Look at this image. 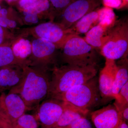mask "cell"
<instances>
[{"instance_id":"cell-1","label":"cell","mask_w":128,"mask_h":128,"mask_svg":"<svg viewBox=\"0 0 128 128\" xmlns=\"http://www.w3.org/2000/svg\"><path fill=\"white\" fill-rule=\"evenodd\" d=\"M21 82L9 92L18 94L28 108L36 110L48 92L50 76L49 71L36 67L24 66Z\"/></svg>"},{"instance_id":"cell-2","label":"cell","mask_w":128,"mask_h":128,"mask_svg":"<svg viewBox=\"0 0 128 128\" xmlns=\"http://www.w3.org/2000/svg\"><path fill=\"white\" fill-rule=\"evenodd\" d=\"M98 71L97 64L86 66L66 64L56 66L52 70L46 98H51L84 83L96 76Z\"/></svg>"},{"instance_id":"cell-3","label":"cell","mask_w":128,"mask_h":128,"mask_svg":"<svg viewBox=\"0 0 128 128\" xmlns=\"http://www.w3.org/2000/svg\"><path fill=\"white\" fill-rule=\"evenodd\" d=\"M100 96L98 79L94 76L89 80L51 98L67 102L79 109L89 112L98 103Z\"/></svg>"},{"instance_id":"cell-4","label":"cell","mask_w":128,"mask_h":128,"mask_svg":"<svg viewBox=\"0 0 128 128\" xmlns=\"http://www.w3.org/2000/svg\"><path fill=\"white\" fill-rule=\"evenodd\" d=\"M60 50V60L63 64L78 66L97 64L96 50L78 34L72 35Z\"/></svg>"},{"instance_id":"cell-5","label":"cell","mask_w":128,"mask_h":128,"mask_svg":"<svg viewBox=\"0 0 128 128\" xmlns=\"http://www.w3.org/2000/svg\"><path fill=\"white\" fill-rule=\"evenodd\" d=\"M108 38L100 50L105 58L116 60L128 57V21L126 18L116 21L108 29Z\"/></svg>"},{"instance_id":"cell-6","label":"cell","mask_w":128,"mask_h":128,"mask_svg":"<svg viewBox=\"0 0 128 128\" xmlns=\"http://www.w3.org/2000/svg\"><path fill=\"white\" fill-rule=\"evenodd\" d=\"M15 33L18 37L31 36L35 38L46 40L61 50L67 40L75 34L70 28L65 29L58 23L50 21L43 22L31 27L20 28Z\"/></svg>"},{"instance_id":"cell-7","label":"cell","mask_w":128,"mask_h":128,"mask_svg":"<svg viewBox=\"0 0 128 128\" xmlns=\"http://www.w3.org/2000/svg\"><path fill=\"white\" fill-rule=\"evenodd\" d=\"M32 40V53L28 59V66L52 71L58 66L59 49L46 40L34 38Z\"/></svg>"},{"instance_id":"cell-8","label":"cell","mask_w":128,"mask_h":128,"mask_svg":"<svg viewBox=\"0 0 128 128\" xmlns=\"http://www.w3.org/2000/svg\"><path fill=\"white\" fill-rule=\"evenodd\" d=\"M102 0H76L65 8L57 19L65 29H69L82 18L100 7Z\"/></svg>"},{"instance_id":"cell-9","label":"cell","mask_w":128,"mask_h":128,"mask_svg":"<svg viewBox=\"0 0 128 128\" xmlns=\"http://www.w3.org/2000/svg\"><path fill=\"white\" fill-rule=\"evenodd\" d=\"M27 111L28 108L18 94L9 92L1 93L0 117L9 126Z\"/></svg>"},{"instance_id":"cell-10","label":"cell","mask_w":128,"mask_h":128,"mask_svg":"<svg viewBox=\"0 0 128 128\" xmlns=\"http://www.w3.org/2000/svg\"><path fill=\"white\" fill-rule=\"evenodd\" d=\"M65 107V102L49 98L38 105L35 116L42 128H55Z\"/></svg>"},{"instance_id":"cell-11","label":"cell","mask_w":128,"mask_h":128,"mask_svg":"<svg viewBox=\"0 0 128 128\" xmlns=\"http://www.w3.org/2000/svg\"><path fill=\"white\" fill-rule=\"evenodd\" d=\"M91 118L96 128H118L121 115L114 104H110L91 113Z\"/></svg>"},{"instance_id":"cell-12","label":"cell","mask_w":128,"mask_h":128,"mask_svg":"<svg viewBox=\"0 0 128 128\" xmlns=\"http://www.w3.org/2000/svg\"><path fill=\"white\" fill-rule=\"evenodd\" d=\"M117 70L115 60L106 59L105 66L101 70L98 79L100 96L103 99L114 98L112 93V87Z\"/></svg>"},{"instance_id":"cell-13","label":"cell","mask_w":128,"mask_h":128,"mask_svg":"<svg viewBox=\"0 0 128 128\" xmlns=\"http://www.w3.org/2000/svg\"><path fill=\"white\" fill-rule=\"evenodd\" d=\"M11 65L0 68V92L10 90L21 82L23 78V66Z\"/></svg>"},{"instance_id":"cell-14","label":"cell","mask_w":128,"mask_h":128,"mask_svg":"<svg viewBox=\"0 0 128 128\" xmlns=\"http://www.w3.org/2000/svg\"><path fill=\"white\" fill-rule=\"evenodd\" d=\"M65 102L64 109L55 128H64L68 126L77 120L86 118L89 113V112L81 110L70 104Z\"/></svg>"},{"instance_id":"cell-15","label":"cell","mask_w":128,"mask_h":128,"mask_svg":"<svg viewBox=\"0 0 128 128\" xmlns=\"http://www.w3.org/2000/svg\"><path fill=\"white\" fill-rule=\"evenodd\" d=\"M108 29L100 24H97L90 29L83 38L96 50H100L107 40Z\"/></svg>"},{"instance_id":"cell-16","label":"cell","mask_w":128,"mask_h":128,"mask_svg":"<svg viewBox=\"0 0 128 128\" xmlns=\"http://www.w3.org/2000/svg\"><path fill=\"white\" fill-rule=\"evenodd\" d=\"M98 9L85 15L70 28L75 34L79 35L86 34L90 29L98 24Z\"/></svg>"},{"instance_id":"cell-17","label":"cell","mask_w":128,"mask_h":128,"mask_svg":"<svg viewBox=\"0 0 128 128\" xmlns=\"http://www.w3.org/2000/svg\"><path fill=\"white\" fill-rule=\"evenodd\" d=\"M11 48L16 58L26 62L29 66L28 59L32 50L31 41L25 37H18L12 44Z\"/></svg>"},{"instance_id":"cell-18","label":"cell","mask_w":128,"mask_h":128,"mask_svg":"<svg viewBox=\"0 0 128 128\" xmlns=\"http://www.w3.org/2000/svg\"><path fill=\"white\" fill-rule=\"evenodd\" d=\"M116 64L118 70L112 87V93L114 98L122 87L128 82V57L120 60Z\"/></svg>"},{"instance_id":"cell-19","label":"cell","mask_w":128,"mask_h":128,"mask_svg":"<svg viewBox=\"0 0 128 128\" xmlns=\"http://www.w3.org/2000/svg\"><path fill=\"white\" fill-rule=\"evenodd\" d=\"M11 65L28 66L27 63L16 58L12 52L11 46H0V68Z\"/></svg>"},{"instance_id":"cell-20","label":"cell","mask_w":128,"mask_h":128,"mask_svg":"<svg viewBox=\"0 0 128 128\" xmlns=\"http://www.w3.org/2000/svg\"><path fill=\"white\" fill-rule=\"evenodd\" d=\"M50 5L48 0H38L33 5L22 11V15H38L50 20Z\"/></svg>"},{"instance_id":"cell-21","label":"cell","mask_w":128,"mask_h":128,"mask_svg":"<svg viewBox=\"0 0 128 128\" xmlns=\"http://www.w3.org/2000/svg\"><path fill=\"white\" fill-rule=\"evenodd\" d=\"M98 23L108 29L112 27L116 21V14L112 8L103 6L98 9Z\"/></svg>"},{"instance_id":"cell-22","label":"cell","mask_w":128,"mask_h":128,"mask_svg":"<svg viewBox=\"0 0 128 128\" xmlns=\"http://www.w3.org/2000/svg\"><path fill=\"white\" fill-rule=\"evenodd\" d=\"M50 5V20L54 22L67 6L76 0H48Z\"/></svg>"},{"instance_id":"cell-23","label":"cell","mask_w":128,"mask_h":128,"mask_svg":"<svg viewBox=\"0 0 128 128\" xmlns=\"http://www.w3.org/2000/svg\"><path fill=\"white\" fill-rule=\"evenodd\" d=\"M38 126L35 116L25 113L11 124L9 128H38Z\"/></svg>"},{"instance_id":"cell-24","label":"cell","mask_w":128,"mask_h":128,"mask_svg":"<svg viewBox=\"0 0 128 128\" xmlns=\"http://www.w3.org/2000/svg\"><path fill=\"white\" fill-rule=\"evenodd\" d=\"M114 99L113 104L118 112L128 106V82L121 88Z\"/></svg>"},{"instance_id":"cell-25","label":"cell","mask_w":128,"mask_h":128,"mask_svg":"<svg viewBox=\"0 0 128 128\" xmlns=\"http://www.w3.org/2000/svg\"><path fill=\"white\" fill-rule=\"evenodd\" d=\"M17 37V35L15 33L0 26V46H11Z\"/></svg>"},{"instance_id":"cell-26","label":"cell","mask_w":128,"mask_h":128,"mask_svg":"<svg viewBox=\"0 0 128 128\" xmlns=\"http://www.w3.org/2000/svg\"><path fill=\"white\" fill-rule=\"evenodd\" d=\"M62 128H93L92 124L86 118L76 120L68 126Z\"/></svg>"},{"instance_id":"cell-27","label":"cell","mask_w":128,"mask_h":128,"mask_svg":"<svg viewBox=\"0 0 128 128\" xmlns=\"http://www.w3.org/2000/svg\"><path fill=\"white\" fill-rule=\"evenodd\" d=\"M102 4L104 6L110 8L112 9H120L122 8V0H102Z\"/></svg>"},{"instance_id":"cell-28","label":"cell","mask_w":128,"mask_h":128,"mask_svg":"<svg viewBox=\"0 0 128 128\" xmlns=\"http://www.w3.org/2000/svg\"><path fill=\"white\" fill-rule=\"evenodd\" d=\"M38 0H19L18 4L22 11L30 7Z\"/></svg>"},{"instance_id":"cell-29","label":"cell","mask_w":128,"mask_h":128,"mask_svg":"<svg viewBox=\"0 0 128 128\" xmlns=\"http://www.w3.org/2000/svg\"><path fill=\"white\" fill-rule=\"evenodd\" d=\"M119 112L121 115V118L123 121L128 123V106L123 108Z\"/></svg>"},{"instance_id":"cell-30","label":"cell","mask_w":128,"mask_h":128,"mask_svg":"<svg viewBox=\"0 0 128 128\" xmlns=\"http://www.w3.org/2000/svg\"><path fill=\"white\" fill-rule=\"evenodd\" d=\"M0 128H9V126L0 117Z\"/></svg>"},{"instance_id":"cell-31","label":"cell","mask_w":128,"mask_h":128,"mask_svg":"<svg viewBox=\"0 0 128 128\" xmlns=\"http://www.w3.org/2000/svg\"><path fill=\"white\" fill-rule=\"evenodd\" d=\"M118 128H128V124L125 121L122 120Z\"/></svg>"},{"instance_id":"cell-32","label":"cell","mask_w":128,"mask_h":128,"mask_svg":"<svg viewBox=\"0 0 128 128\" xmlns=\"http://www.w3.org/2000/svg\"><path fill=\"white\" fill-rule=\"evenodd\" d=\"M122 0V8L128 6V0Z\"/></svg>"},{"instance_id":"cell-33","label":"cell","mask_w":128,"mask_h":128,"mask_svg":"<svg viewBox=\"0 0 128 128\" xmlns=\"http://www.w3.org/2000/svg\"><path fill=\"white\" fill-rule=\"evenodd\" d=\"M6 2H8V3H12V2H15L16 1L18 0H5Z\"/></svg>"},{"instance_id":"cell-34","label":"cell","mask_w":128,"mask_h":128,"mask_svg":"<svg viewBox=\"0 0 128 128\" xmlns=\"http://www.w3.org/2000/svg\"><path fill=\"white\" fill-rule=\"evenodd\" d=\"M1 9V6H0V9Z\"/></svg>"},{"instance_id":"cell-35","label":"cell","mask_w":128,"mask_h":128,"mask_svg":"<svg viewBox=\"0 0 128 128\" xmlns=\"http://www.w3.org/2000/svg\"><path fill=\"white\" fill-rule=\"evenodd\" d=\"M1 0H0V1Z\"/></svg>"}]
</instances>
